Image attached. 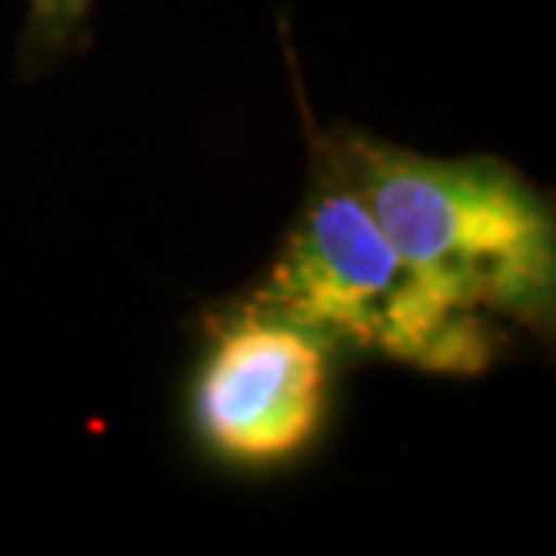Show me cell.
Returning a JSON list of instances; mask_svg holds the SVG:
<instances>
[{
	"instance_id": "cell-1",
	"label": "cell",
	"mask_w": 556,
	"mask_h": 556,
	"mask_svg": "<svg viewBox=\"0 0 556 556\" xmlns=\"http://www.w3.org/2000/svg\"><path fill=\"white\" fill-rule=\"evenodd\" d=\"M315 181L268 278L250 300L358 351L422 372L477 376L492 365V318L441 296L372 217L337 141L315 144Z\"/></svg>"
},
{
	"instance_id": "cell-2",
	"label": "cell",
	"mask_w": 556,
	"mask_h": 556,
	"mask_svg": "<svg viewBox=\"0 0 556 556\" xmlns=\"http://www.w3.org/2000/svg\"><path fill=\"white\" fill-rule=\"evenodd\" d=\"M340 149L387 239L441 296L484 318L549 326L556 220L514 166L433 160L365 135L340 138Z\"/></svg>"
},
{
	"instance_id": "cell-3",
	"label": "cell",
	"mask_w": 556,
	"mask_h": 556,
	"mask_svg": "<svg viewBox=\"0 0 556 556\" xmlns=\"http://www.w3.org/2000/svg\"><path fill=\"white\" fill-rule=\"evenodd\" d=\"M329 358L332 348L321 337L250 300L214 332L199 365V438L231 463L293 459L326 416Z\"/></svg>"
},
{
	"instance_id": "cell-4",
	"label": "cell",
	"mask_w": 556,
	"mask_h": 556,
	"mask_svg": "<svg viewBox=\"0 0 556 556\" xmlns=\"http://www.w3.org/2000/svg\"><path fill=\"white\" fill-rule=\"evenodd\" d=\"M91 0H29V40L43 51L62 48L84 26Z\"/></svg>"
}]
</instances>
